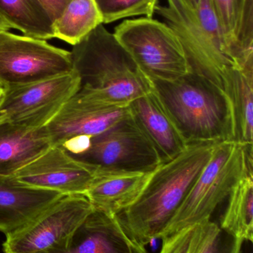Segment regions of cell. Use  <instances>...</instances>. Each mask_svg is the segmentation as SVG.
Instances as JSON below:
<instances>
[{"label": "cell", "instance_id": "6da1fadb", "mask_svg": "<svg viewBox=\"0 0 253 253\" xmlns=\"http://www.w3.org/2000/svg\"><path fill=\"white\" fill-rule=\"evenodd\" d=\"M216 144H188L176 157L152 171L138 200L117 215L132 240L145 248L160 239L210 159Z\"/></svg>", "mask_w": 253, "mask_h": 253}, {"label": "cell", "instance_id": "7a4b0ae2", "mask_svg": "<svg viewBox=\"0 0 253 253\" xmlns=\"http://www.w3.org/2000/svg\"><path fill=\"white\" fill-rule=\"evenodd\" d=\"M70 52L73 71L80 80L75 96L83 100L129 106L154 88L152 82L103 24L73 46Z\"/></svg>", "mask_w": 253, "mask_h": 253}, {"label": "cell", "instance_id": "3957f363", "mask_svg": "<svg viewBox=\"0 0 253 253\" xmlns=\"http://www.w3.org/2000/svg\"><path fill=\"white\" fill-rule=\"evenodd\" d=\"M152 83L187 144L231 140L228 102L212 82L190 72L173 81Z\"/></svg>", "mask_w": 253, "mask_h": 253}, {"label": "cell", "instance_id": "277c9868", "mask_svg": "<svg viewBox=\"0 0 253 253\" xmlns=\"http://www.w3.org/2000/svg\"><path fill=\"white\" fill-rule=\"evenodd\" d=\"M253 145L232 141L217 143L212 156L195 181L160 239L210 220L246 174L253 173Z\"/></svg>", "mask_w": 253, "mask_h": 253}, {"label": "cell", "instance_id": "5b68a950", "mask_svg": "<svg viewBox=\"0 0 253 253\" xmlns=\"http://www.w3.org/2000/svg\"><path fill=\"white\" fill-rule=\"evenodd\" d=\"M155 13L178 36L191 72L222 90L224 71L236 65L212 0H201L196 10L185 7L178 0H166L165 5L157 4Z\"/></svg>", "mask_w": 253, "mask_h": 253}, {"label": "cell", "instance_id": "8992f818", "mask_svg": "<svg viewBox=\"0 0 253 253\" xmlns=\"http://www.w3.org/2000/svg\"><path fill=\"white\" fill-rule=\"evenodd\" d=\"M143 74L152 82H170L191 72L179 38L164 22L126 19L114 32Z\"/></svg>", "mask_w": 253, "mask_h": 253}, {"label": "cell", "instance_id": "52a82bcc", "mask_svg": "<svg viewBox=\"0 0 253 253\" xmlns=\"http://www.w3.org/2000/svg\"><path fill=\"white\" fill-rule=\"evenodd\" d=\"M69 155L97 169L108 170L152 172L162 163L155 147L132 115L88 138L78 153Z\"/></svg>", "mask_w": 253, "mask_h": 253}, {"label": "cell", "instance_id": "ba28073f", "mask_svg": "<svg viewBox=\"0 0 253 253\" xmlns=\"http://www.w3.org/2000/svg\"><path fill=\"white\" fill-rule=\"evenodd\" d=\"M73 71L71 52L46 40L0 31V84L3 90Z\"/></svg>", "mask_w": 253, "mask_h": 253}, {"label": "cell", "instance_id": "9c48e42d", "mask_svg": "<svg viewBox=\"0 0 253 253\" xmlns=\"http://www.w3.org/2000/svg\"><path fill=\"white\" fill-rule=\"evenodd\" d=\"M80 87V78L72 71L43 81L5 89L0 99V123L43 127Z\"/></svg>", "mask_w": 253, "mask_h": 253}, {"label": "cell", "instance_id": "30bf717a", "mask_svg": "<svg viewBox=\"0 0 253 253\" xmlns=\"http://www.w3.org/2000/svg\"><path fill=\"white\" fill-rule=\"evenodd\" d=\"M93 211L84 195H63L26 226L6 236L4 253H39L68 239Z\"/></svg>", "mask_w": 253, "mask_h": 253}, {"label": "cell", "instance_id": "8fae6325", "mask_svg": "<svg viewBox=\"0 0 253 253\" xmlns=\"http://www.w3.org/2000/svg\"><path fill=\"white\" fill-rule=\"evenodd\" d=\"M97 168L80 162L62 147L52 146L31 163L4 181L62 195H84Z\"/></svg>", "mask_w": 253, "mask_h": 253}, {"label": "cell", "instance_id": "7c38bea8", "mask_svg": "<svg viewBox=\"0 0 253 253\" xmlns=\"http://www.w3.org/2000/svg\"><path fill=\"white\" fill-rule=\"evenodd\" d=\"M131 115L129 106H108L75 96L45 126L52 146L62 147L78 138H91Z\"/></svg>", "mask_w": 253, "mask_h": 253}, {"label": "cell", "instance_id": "4fadbf2b", "mask_svg": "<svg viewBox=\"0 0 253 253\" xmlns=\"http://www.w3.org/2000/svg\"><path fill=\"white\" fill-rule=\"evenodd\" d=\"M39 253H147L132 240L117 215L93 208L68 239Z\"/></svg>", "mask_w": 253, "mask_h": 253}, {"label": "cell", "instance_id": "5bb4252c", "mask_svg": "<svg viewBox=\"0 0 253 253\" xmlns=\"http://www.w3.org/2000/svg\"><path fill=\"white\" fill-rule=\"evenodd\" d=\"M129 107L132 118L155 147L162 163L176 157L187 147L154 88L132 101Z\"/></svg>", "mask_w": 253, "mask_h": 253}, {"label": "cell", "instance_id": "9a60e30c", "mask_svg": "<svg viewBox=\"0 0 253 253\" xmlns=\"http://www.w3.org/2000/svg\"><path fill=\"white\" fill-rule=\"evenodd\" d=\"M152 172L97 169L85 196L94 209L117 215L138 200Z\"/></svg>", "mask_w": 253, "mask_h": 253}, {"label": "cell", "instance_id": "2e32d148", "mask_svg": "<svg viewBox=\"0 0 253 253\" xmlns=\"http://www.w3.org/2000/svg\"><path fill=\"white\" fill-rule=\"evenodd\" d=\"M62 196L0 180V232L6 236L18 231Z\"/></svg>", "mask_w": 253, "mask_h": 253}, {"label": "cell", "instance_id": "e0dca14e", "mask_svg": "<svg viewBox=\"0 0 253 253\" xmlns=\"http://www.w3.org/2000/svg\"><path fill=\"white\" fill-rule=\"evenodd\" d=\"M52 147L46 127L0 123V179L9 178Z\"/></svg>", "mask_w": 253, "mask_h": 253}, {"label": "cell", "instance_id": "ac0fdd59", "mask_svg": "<svg viewBox=\"0 0 253 253\" xmlns=\"http://www.w3.org/2000/svg\"><path fill=\"white\" fill-rule=\"evenodd\" d=\"M222 90L231 120V140L242 145L253 144V71L236 66L226 68Z\"/></svg>", "mask_w": 253, "mask_h": 253}, {"label": "cell", "instance_id": "d6986e66", "mask_svg": "<svg viewBox=\"0 0 253 253\" xmlns=\"http://www.w3.org/2000/svg\"><path fill=\"white\" fill-rule=\"evenodd\" d=\"M235 65L253 63V0H212Z\"/></svg>", "mask_w": 253, "mask_h": 253}, {"label": "cell", "instance_id": "ffe728a7", "mask_svg": "<svg viewBox=\"0 0 253 253\" xmlns=\"http://www.w3.org/2000/svg\"><path fill=\"white\" fill-rule=\"evenodd\" d=\"M0 16L23 35L53 39V20L39 0H0Z\"/></svg>", "mask_w": 253, "mask_h": 253}, {"label": "cell", "instance_id": "44dd1931", "mask_svg": "<svg viewBox=\"0 0 253 253\" xmlns=\"http://www.w3.org/2000/svg\"><path fill=\"white\" fill-rule=\"evenodd\" d=\"M101 24L102 15L95 0H70L53 22V38L74 46Z\"/></svg>", "mask_w": 253, "mask_h": 253}, {"label": "cell", "instance_id": "7402d4cb", "mask_svg": "<svg viewBox=\"0 0 253 253\" xmlns=\"http://www.w3.org/2000/svg\"><path fill=\"white\" fill-rule=\"evenodd\" d=\"M221 219L222 230L243 241L253 242V173H248L233 187Z\"/></svg>", "mask_w": 253, "mask_h": 253}, {"label": "cell", "instance_id": "603a6c76", "mask_svg": "<svg viewBox=\"0 0 253 253\" xmlns=\"http://www.w3.org/2000/svg\"><path fill=\"white\" fill-rule=\"evenodd\" d=\"M104 24L125 18L144 16L152 18L158 0H95Z\"/></svg>", "mask_w": 253, "mask_h": 253}, {"label": "cell", "instance_id": "cb8c5ba5", "mask_svg": "<svg viewBox=\"0 0 253 253\" xmlns=\"http://www.w3.org/2000/svg\"><path fill=\"white\" fill-rule=\"evenodd\" d=\"M202 224V239L196 253H242L243 240L232 236L210 220Z\"/></svg>", "mask_w": 253, "mask_h": 253}, {"label": "cell", "instance_id": "d4e9b609", "mask_svg": "<svg viewBox=\"0 0 253 253\" xmlns=\"http://www.w3.org/2000/svg\"><path fill=\"white\" fill-rule=\"evenodd\" d=\"M202 224H199L162 239L160 253H196L202 239Z\"/></svg>", "mask_w": 253, "mask_h": 253}, {"label": "cell", "instance_id": "484cf974", "mask_svg": "<svg viewBox=\"0 0 253 253\" xmlns=\"http://www.w3.org/2000/svg\"><path fill=\"white\" fill-rule=\"evenodd\" d=\"M43 4L52 20H55L61 14L70 0H39Z\"/></svg>", "mask_w": 253, "mask_h": 253}, {"label": "cell", "instance_id": "4316f807", "mask_svg": "<svg viewBox=\"0 0 253 253\" xmlns=\"http://www.w3.org/2000/svg\"><path fill=\"white\" fill-rule=\"evenodd\" d=\"M181 4H184L185 7L192 10H196L200 3L201 0H178Z\"/></svg>", "mask_w": 253, "mask_h": 253}, {"label": "cell", "instance_id": "83f0119b", "mask_svg": "<svg viewBox=\"0 0 253 253\" xmlns=\"http://www.w3.org/2000/svg\"><path fill=\"white\" fill-rule=\"evenodd\" d=\"M10 29H12L10 25L0 16V31H9Z\"/></svg>", "mask_w": 253, "mask_h": 253}, {"label": "cell", "instance_id": "f1b7e54d", "mask_svg": "<svg viewBox=\"0 0 253 253\" xmlns=\"http://www.w3.org/2000/svg\"><path fill=\"white\" fill-rule=\"evenodd\" d=\"M3 92H4V90H0V99H1V96H2Z\"/></svg>", "mask_w": 253, "mask_h": 253}, {"label": "cell", "instance_id": "f546056e", "mask_svg": "<svg viewBox=\"0 0 253 253\" xmlns=\"http://www.w3.org/2000/svg\"><path fill=\"white\" fill-rule=\"evenodd\" d=\"M0 90H3L2 87H1V84H0Z\"/></svg>", "mask_w": 253, "mask_h": 253}]
</instances>
